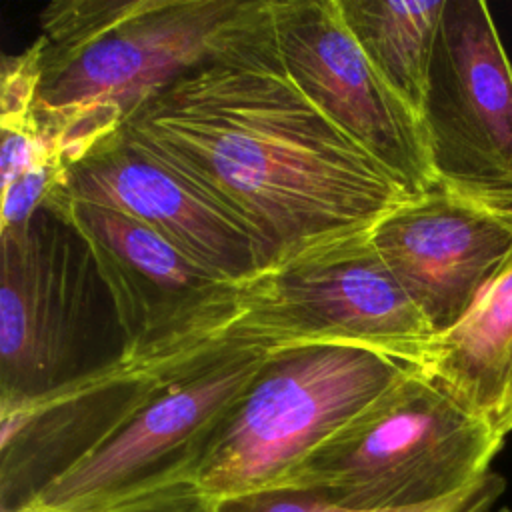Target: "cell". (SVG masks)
<instances>
[{
  "label": "cell",
  "mask_w": 512,
  "mask_h": 512,
  "mask_svg": "<svg viewBox=\"0 0 512 512\" xmlns=\"http://www.w3.org/2000/svg\"><path fill=\"white\" fill-rule=\"evenodd\" d=\"M122 130L240 218L272 266L370 232L414 198L284 72L268 0L242 38L154 94Z\"/></svg>",
  "instance_id": "6da1fadb"
},
{
  "label": "cell",
  "mask_w": 512,
  "mask_h": 512,
  "mask_svg": "<svg viewBox=\"0 0 512 512\" xmlns=\"http://www.w3.org/2000/svg\"><path fill=\"white\" fill-rule=\"evenodd\" d=\"M264 0H56L40 12L34 114L72 164L154 94L214 60Z\"/></svg>",
  "instance_id": "7a4b0ae2"
},
{
  "label": "cell",
  "mask_w": 512,
  "mask_h": 512,
  "mask_svg": "<svg viewBox=\"0 0 512 512\" xmlns=\"http://www.w3.org/2000/svg\"><path fill=\"white\" fill-rule=\"evenodd\" d=\"M502 444L434 378L410 368L280 486L308 488L348 508L406 510L478 482Z\"/></svg>",
  "instance_id": "3957f363"
},
{
  "label": "cell",
  "mask_w": 512,
  "mask_h": 512,
  "mask_svg": "<svg viewBox=\"0 0 512 512\" xmlns=\"http://www.w3.org/2000/svg\"><path fill=\"white\" fill-rule=\"evenodd\" d=\"M408 370L354 344L278 350L214 432L192 480L216 500L280 486Z\"/></svg>",
  "instance_id": "277c9868"
},
{
  "label": "cell",
  "mask_w": 512,
  "mask_h": 512,
  "mask_svg": "<svg viewBox=\"0 0 512 512\" xmlns=\"http://www.w3.org/2000/svg\"><path fill=\"white\" fill-rule=\"evenodd\" d=\"M276 352L236 346L134 376L146 382L136 408L28 512H108L192 480L214 432Z\"/></svg>",
  "instance_id": "5b68a950"
},
{
  "label": "cell",
  "mask_w": 512,
  "mask_h": 512,
  "mask_svg": "<svg viewBox=\"0 0 512 512\" xmlns=\"http://www.w3.org/2000/svg\"><path fill=\"white\" fill-rule=\"evenodd\" d=\"M270 38L292 82L412 196L438 184L426 124L370 64L338 0H268Z\"/></svg>",
  "instance_id": "8992f818"
},
{
  "label": "cell",
  "mask_w": 512,
  "mask_h": 512,
  "mask_svg": "<svg viewBox=\"0 0 512 512\" xmlns=\"http://www.w3.org/2000/svg\"><path fill=\"white\" fill-rule=\"evenodd\" d=\"M92 256L48 210L2 230L0 402L46 394L74 380L92 310Z\"/></svg>",
  "instance_id": "52a82bcc"
},
{
  "label": "cell",
  "mask_w": 512,
  "mask_h": 512,
  "mask_svg": "<svg viewBox=\"0 0 512 512\" xmlns=\"http://www.w3.org/2000/svg\"><path fill=\"white\" fill-rule=\"evenodd\" d=\"M372 244L436 334L452 328L512 254V186L438 182L388 212Z\"/></svg>",
  "instance_id": "ba28073f"
},
{
  "label": "cell",
  "mask_w": 512,
  "mask_h": 512,
  "mask_svg": "<svg viewBox=\"0 0 512 512\" xmlns=\"http://www.w3.org/2000/svg\"><path fill=\"white\" fill-rule=\"evenodd\" d=\"M438 182L512 186V64L480 0H446L424 106Z\"/></svg>",
  "instance_id": "9c48e42d"
},
{
  "label": "cell",
  "mask_w": 512,
  "mask_h": 512,
  "mask_svg": "<svg viewBox=\"0 0 512 512\" xmlns=\"http://www.w3.org/2000/svg\"><path fill=\"white\" fill-rule=\"evenodd\" d=\"M272 310L304 344H354L420 368L436 336L372 244V230L268 270Z\"/></svg>",
  "instance_id": "30bf717a"
},
{
  "label": "cell",
  "mask_w": 512,
  "mask_h": 512,
  "mask_svg": "<svg viewBox=\"0 0 512 512\" xmlns=\"http://www.w3.org/2000/svg\"><path fill=\"white\" fill-rule=\"evenodd\" d=\"M58 196L132 216L230 282L272 266L264 242L122 128L72 162Z\"/></svg>",
  "instance_id": "8fae6325"
},
{
  "label": "cell",
  "mask_w": 512,
  "mask_h": 512,
  "mask_svg": "<svg viewBox=\"0 0 512 512\" xmlns=\"http://www.w3.org/2000/svg\"><path fill=\"white\" fill-rule=\"evenodd\" d=\"M144 386L114 358L46 394L0 402V512H28L126 420Z\"/></svg>",
  "instance_id": "7c38bea8"
},
{
  "label": "cell",
  "mask_w": 512,
  "mask_h": 512,
  "mask_svg": "<svg viewBox=\"0 0 512 512\" xmlns=\"http://www.w3.org/2000/svg\"><path fill=\"white\" fill-rule=\"evenodd\" d=\"M418 370L498 436L512 432V254L470 310L432 338Z\"/></svg>",
  "instance_id": "4fadbf2b"
},
{
  "label": "cell",
  "mask_w": 512,
  "mask_h": 512,
  "mask_svg": "<svg viewBox=\"0 0 512 512\" xmlns=\"http://www.w3.org/2000/svg\"><path fill=\"white\" fill-rule=\"evenodd\" d=\"M338 4L370 64L422 116L446 0H338Z\"/></svg>",
  "instance_id": "5bb4252c"
},
{
  "label": "cell",
  "mask_w": 512,
  "mask_h": 512,
  "mask_svg": "<svg viewBox=\"0 0 512 512\" xmlns=\"http://www.w3.org/2000/svg\"><path fill=\"white\" fill-rule=\"evenodd\" d=\"M502 476L488 472L462 492L438 502L406 510H360L332 502L320 492L294 486H278L262 492L218 500L216 512H488L504 492Z\"/></svg>",
  "instance_id": "9a60e30c"
},
{
  "label": "cell",
  "mask_w": 512,
  "mask_h": 512,
  "mask_svg": "<svg viewBox=\"0 0 512 512\" xmlns=\"http://www.w3.org/2000/svg\"><path fill=\"white\" fill-rule=\"evenodd\" d=\"M218 500L204 492L194 480L176 482L146 492L108 512H216Z\"/></svg>",
  "instance_id": "2e32d148"
}]
</instances>
